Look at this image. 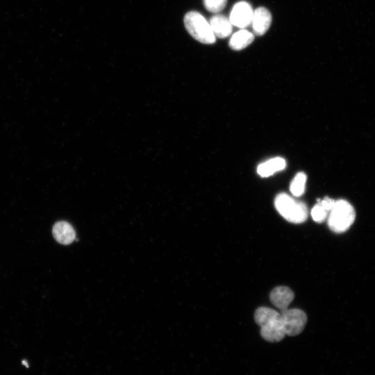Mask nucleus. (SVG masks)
<instances>
[{
	"mask_svg": "<svg viewBox=\"0 0 375 375\" xmlns=\"http://www.w3.org/2000/svg\"><path fill=\"white\" fill-rule=\"evenodd\" d=\"M274 205L277 211L288 222L292 223H302L308 218L306 205L296 201L285 193L276 196Z\"/></svg>",
	"mask_w": 375,
	"mask_h": 375,
	"instance_id": "2",
	"label": "nucleus"
},
{
	"mask_svg": "<svg viewBox=\"0 0 375 375\" xmlns=\"http://www.w3.org/2000/svg\"><path fill=\"white\" fill-rule=\"evenodd\" d=\"M306 176L302 172L298 173L291 182L290 190L291 193L296 197L302 195L305 190Z\"/></svg>",
	"mask_w": 375,
	"mask_h": 375,
	"instance_id": "13",
	"label": "nucleus"
},
{
	"mask_svg": "<svg viewBox=\"0 0 375 375\" xmlns=\"http://www.w3.org/2000/svg\"><path fill=\"white\" fill-rule=\"evenodd\" d=\"M55 240L62 244H71L76 238V233L72 226L64 221L56 222L52 228Z\"/></svg>",
	"mask_w": 375,
	"mask_h": 375,
	"instance_id": "9",
	"label": "nucleus"
},
{
	"mask_svg": "<svg viewBox=\"0 0 375 375\" xmlns=\"http://www.w3.org/2000/svg\"><path fill=\"white\" fill-rule=\"evenodd\" d=\"M215 37L224 38L232 33V24L230 19L224 15H216L212 16L209 22Z\"/></svg>",
	"mask_w": 375,
	"mask_h": 375,
	"instance_id": "10",
	"label": "nucleus"
},
{
	"mask_svg": "<svg viewBox=\"0 0 375 375\" xmlns=\"http://www.w3.org/2000/svg\"><path fill=\"white\" fill-rule=\"evenodd\" d=\"M253 14V11L249 3L240 1L233 6L229 19L232 25L246 28L251 24Z\"/></svg>",
	"mask_w": 375,
	"mask_h": 375,
	"instance_id": "6",
	"label": "nucleus"
},
{
	"mask_svg": "<svg viewBox=\"0 0 375 375\" xmlns=\"http://www.w3.org/2000/svg\"><path fill=\"white\" fill-rule=\"evenodd\" d=\"M254 319L260 326V335L264 340L277 342L286 335L281 312L269 308L260 307L256 310Z\"/></svg>",
	"mask_w": 375,
	"mask_h": 375,
	"instance_id": "1",
	"label": "nucleus"
},
{
	"mask_svg": "<svg viewBox=\"0 0 375 375\" xmlns=\"http://www.w3.org/2000/svg\"><path fill=\"white\" fill-rule=\"evenodd\" d=\"M356 213L353 206L345 200L336 201L330 211L328 225L335 233L347 231L355 220Z\"/></svg>",
	"mask_w": 375,
	"mask_h": 375,
	"instance_id": "3",
	"label": "nucleus"
},
{
	"mask_svg": "<svg viewBox=\"0 0 375 375\" xmlns=\"http://www.w3.org/2000/svg\"><path fill=\"white\" fill-rule=\"evenodd\" d=\"M294 297L292 290L286 286L276 287L272 290L269 296L272 304L281 311L288 309Z\"/></svg>",
	"mask_w": 375,
	"mask_h": 375,
	"instance_id": "8",
	"label": "nucleus"
},
{
	"mask_svg": "<svg viewBox=\"0 0 375 375\" xmlns=\"http://www.w3.org/2000/svg\"><path fill=\"white\" fill-rule=\"evenodd\" d=\"M285 334L289 336L299 335L304 329L307 322L306 313L297 308L281 311Z\"/></svg>",
	"mask_w": 375,
	"mask_h": 375,
	"instance_id": "5",
	"label": "nucleus"
},
{
	"mask_svg": "<svg viewBox=\"0 0 375 375\" xmlns=\"http://www.w3.org/2000/svg\"><path fill=\"white\" fill-rule=\"evenodd\" d=\"M317 201L319 202L323 208L328 212H330L332 210L335 203L333 199L327 197L322 200L318 199Z\"/></svg>",
	"mask_w": 375,
	"mask_h": 375,
	"instance_id": "16",
	"label": "nucleus"
},
{
	"mask_svg": "<svg viewBox=\"0 0 375 375\" xmlns=\"http://www.w3.org/2000/svg\"><path fill=\"white\" fill-rule=\"evenodd\" d=\"M272 15L265 7H259L253 11L252 28L256 35H264L270 26Z\"/></svg>",
	"mask_w": 375,
	"mask_h": 375,
	"instance_id": "7",
	"label": "nucleus"
},
{
	"mask_svg": "<svg viewBox=\"0 0 375 375\" xmlns=\"http://www.w3.org/2000/svg\"><path fill=\"white\" fill-rule=\"evenodd\" d=\"M328 211L317 201L311 210V216L312 219L316 222H323L328 215Z\"/></svg>",
	"mask_w": 375,
	"mask_h": 375,
	"instance_id": "14",
	"label": "nucleus"
},
{
	"mask_svg": "<svg viewBox=\"0 0 375 375\" xmlns=\"http://www.w3.org/2000/svg\"><path fill=\"white\" fill-rule=\"evenodd\" d=\"M184 24L189 33L199 42L203 44H212L215 42V36L210 24L199 12H188L184 17Z\"/></svg>",
	"mask_w": 375,
	"mask_h": 375,
	"instance_id": "4",
	"label": "nucleus"
},
{
	"mask_svg": "<svg viewBox=\"0 0 375 375\" xmlns=\"http://www.w3.org/2000/svg\"><path fill=\"white\" fill-rule=\"evenodd\" d=\"M254 40V35L247 30H240L233 35L229 47L233 50H241L249 45Z\"/></svg>",
	"mask_w": 375,
	"mask_h": 375,
	"instance_id": "12",
	"label": "nucleus"
},
{
	"mask_svg": "<svg viewBox=\"0 0 375 375\" xmlns=\"http://www.w3.org/2000/svg\"><path fill=\"white\" fill-rule=\"evenodd\" d=\"M227 0H203L205 8L210 12H218L226 6Z\"/></svg>",
	"mask_w": 375,
	"mask_h": 375,
	"instance_id": "15",
	"label": "nucleus"
},
{
	"mask_svg": "<svg viewBox=\"0 0 375 375\" xmlns=\"http://www.w3.org/2000/svg\"><path fill=\"white\" fill-rule=\"evenodd\" d=\"M285 165V161L283 158L279 157L274 158L259 165L257 168V172L262 177H267L276 172L283 169Z\"/></svg>",
	"mask_w": 375,
	"mask_h": 375,
	"instance_id": "11",
	"label": "nucleus"
}]
</instances>
